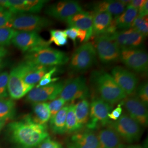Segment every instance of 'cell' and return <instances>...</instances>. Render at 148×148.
I'll return each mask as SVG.
<instances>
[{
  "mask_svg": "<svg viewBox=\"0 0 148 148\" xmlns=\"http://www.w3.org/2000/svg\"><path fill=\"white\" fill-rule=\"evenodd\" d=\"M6 132L10 142L15 148H36L49 137L47 125L34 121L31 115L10 123Z\"/></svg>",
  "mask_w": 148,
  "mask_h": 148,
  "instance_id": "obj_1",
  "label": "cell"
},
{
  "mask_svg": "<svg viewBox=\"0 0 148 148\" xmlns=\"http://www.w3.org/2000/svg\"><path fill=\"white\" fill-rule=\"evenodd\" d=\"M90 81L100 98L110 105L123 101L127 97L111 74L106 71L101 70L92 72Z\"/></svg>",
  "mask_w": 148,
  "mask_h": 148,
  "instance_id": "obj_2",
  "label": "cell"
},
{
  "mask_svg": "<svg viewBox=\"0 0 148 148\" xmlns=\"http://www.w3.org/2000/svg\"><path fill=\"white\" fill-rule=\"evenodd\" d=\"M69 60L66 53L49 46L32 49L26 52L25 55V61L35 65L49 67L63 65Z\"/></svg>",
  "mask_w": 148,
  "mask_h": 148,
  "instance_id": "obj_3",
  "label": "cell"
},
{
  "mask_svg": "<svg viewBox=\"0 0 148 148\" xmlns=\"http://www.w3.org/2000/svg\"><path fill=\"white\" fill-rule=\"evenodd\" d=\"M53 24V22L47 18L30 13L13 14L7 27L16 31L36 32Z\"/></svg>",
  "mask_w": 148,
  "mask_h": 148,
  "instance_id": "obj_4",
  "label": "cell"
},
{
  "mask_svg": "<svg viewBox=\"0 0 148 148\" xmlns=\"http://www.w3.org/2000/svg\"><path fill=\"white\" fill-rule=\"evenodd\" d=\"M27 66L28 63L23 62L12 69L9 74L8 93L12 100L20 99L34 88V86L27 85L23 80Z\"/></svg>",
  "mask_w": 148,
  "mask_h": 148,
  "instance_id": "obj_5",
  "label": "cell"
},
{
  "mask_svg": "<svg viewBox=\"0 0 148 148\" xmlns=\"http://www.w3.org/2000/svg\"><path fill=\"white\" fill-rule=\"evenodd\" d=\"M108 126L113 128L127 143L137 142L142 136V126L127 113L122 114L116 121L110 122Z\"/></svg>",
  "mask_w": 148,
  "mask_h": 148,
  "instance_id": "obj_6",
  "label": "cell"
},
{
  "mask_svg": "<svg viewBox=\"0 0 148 148\" xmlns=\"http://www.w3.org/2000/svg\"><path fill=\"white\" fill-rule=\"evenodd\" d=\"M97 60V53L94 45L85 42L74 52L69 63V69L75 72H80L90 69Z\"/></svg>",
  "mask_w": 148,
  "mask_h": 148,
  "instance_id": "obj_7",
  "label": "cell"
},
{
  "mask_svg": "<svg viewBox=\"0 0 148 148\" xmlns=\"http://www.w3.org/2000/svg\"><path fill=\"white\" fill-rule=\"evenodd\" d=\"M94 47L103 63H112L120 60V47L109 35L104 34L97 36Z\"/></svg>",
  "mask_w": 148,
  "mask_h": 148,
  "instance_id": "obj_8",
  "label": "cell"
},
{
  "mask_svg": "<svg viewBox=\"0 0 148 148\" xmlns=\"http://www.w3.org/2000/svg\"><path fill=\"white\" fill-rule=\"evenodd\" d=\"M90 95V89L86 79L82 76H79L64 82L63 90L59 97L69 102L77 99H87Z\"/></svg>",
  "mask_w": 148,
  "mask_h": 148,
  "instance_id": "obj_9",
  "label": "cell"
},
{
  "mask_svg": "<svg viewBox=\"0 0 148 148\" xmlns=\"http://www.w3.org/2000/svg\"><path fill=\"white\" fill-rule=\"evenodd\" d=\"M120 60L137 73H147L148 70L147 53L140 48H120Z\"/></svg>",
  "mask_w": 148,
  "mask_h": 148,
  "instance_id": "obj_10",
  "label": "cell"
},
{
  "mask_svg": "<svg viewBox=\"0 0 148 148\" xmlns=\"http://www.w3.org/2000/svg\"><path fill=\"white\" fill-rule=\"evenodd\" d=\"M112 106L100 98H94L90 105L89 120L86 124L88 130L93 131L99 126L105 127L108 125V114L111 112Z\"/></svg>",
  "mask_w": 148,
  "mask_h": 148,
  "instance_id": "obj_11",
  "label": "cell"
},
{
  "mask_svg": "<svg viewBox=\"0 0 148 148\" xmlns=\"http://www.w3.org/2000/svg\"><path fill=\"white\" fill-rule=\"evenodd\" d=\"M11 43L24 53L39 47L48 46L49 45L36 32L21 31H16Z\"/></svg>",
  "mask_w": 148,
  "mask_h": 148,
  "instance_id": "obj_12",
  "label": "cell"
},
{
  "mask_svg": "<svg viewBox=\"0 0 148 148\" xmlns=\"http://www.w3.org/2000/svg\"><path fill=\"white\" fill-rule=\"evenodd\" d=\"M64 82H57L42 87L33 88L26 97V101L30 103L46 102L58 98L63 88Z\"/></svg>",
  "mask_w": 148,
  "mask_h": 148,
  "instance_id": "obj_13",
  "label": "cell"
},
{
  "mask_svg": "<svg viewBox=\"0 0 148 148\" xmlns=\"http://www.w3.org/2000/svg\"><path fill=\"white\" fill-rule=\"evenodd\" d=\"M82 8L76 1H60L48 6L46 13L53 18L66 21L69 18L82 11Z\"/></svg>",
  "mask_w": 148,
  "mask_h": 148,
  "instance_id": "obj_14",
  "label": "cell"
},
{
  "mask_svg": "<svg viewBox=\"0 0 148 148\" xmlns=\"http://www.w3.org/2000/svg\"><path fill=\"white\" fill-rule=\"evenodd\" d=\"M48 1L45 0H0V6L13 14L39 13Z\"/></svg>",
  "mask_w": 148,
  "mask_h": 148,
  "instance_id": "obj_15",
  "label": "cell"
},
{
  "mask_svg": "<svg viewBox=\"0 0 148 148\" xmlns=\"http://www.w3.org/2000/svg\"><path fill=\"white\" fill-rule=\"evenodd\" d=\"M121 104L124 106L127 114L142 127L148 126V109L137 97H126L122 101Z\"/></svg>",
  "mask_w": 148,
  "mask_h": 148,
  "instance_id": "obj_16",
  "label": "cell"
},
{
  "mask_svg": "<svg viewBox=\"0 0 148 148\" xmlns=\"http://www.w3.org/2000/svg\"><path fill=\"white\" fill-rule=\"evenodd\" d=\"M111 76L126 95H132L137 88L138 79L136 75L127 69L117 66L111 70Z\"/></svg>",
  "mask_w": 148,
  "mask_h": 148,
  "instance_id": "obj_17",
  "label": "cell"
},
{
  "mask_svg": "<svg viewBox=\"0 0 148 148\" xmlns=\"http://www.w3.org/2000/svg\"><path fill=\"white\" fill-rule=\"evenodd\" d=\"M109 36L120 48H140L145 39L132 28L116 31Z\"/></svg>",
  "mask_w": 148,
  "mask_h": 148,
  "instance_id": "obj_18",
  "label": "cell"
},
{
  "mask_svg": "<svg viewBox=\"0 0 148 148\" xmlns=\"http://www.w3.org/2000/svg\"><path fill=\"white\" fill-rule=\"evenodd\" d=\"M67 148H100L97 135L93 131H78L66 139Z\"/></svg>",
  "mask_w": 148,
  "mask_h": 148,
  "instance_id": "obj_19",
  "label": "cell"
},
{
  "mask_svg": "<svg viewBox=\"0 0 148 148\" xmlns=\"http://www.w3.org/2000/svg\"><path fill=\"white\" fill-rule=\"evenodd\" d=\"M93 13L82 11L71 16L65 21L69 27L86 32L88 41L93 35Z\"/></svg>",
  "mask_w": 148,
  "mask_h": 148,
  "instance_id": "obj_20",
  "label": "cell"
},
{
  "mask_svg": "<svg viewBox=\"0 0 148 148\" xmlns=\"http://www.w3.org/2000/svg\"><path fill=\"white\" fill-rule=\"evenodd\" d=\"M100 148H125L123 140L111 127L101 129L97 135Z\"/></svg>",
  "mask_w": 148,
  "mask_h": 148,
  "instance_id": "obj_21",
  "label": "cell"
},
{
  "mask_svg": "<svg viewBox=\"0 0 148 148\" xmlns=\"http://www.w3.org/2000/svg\"><path fill=\"white\" fill-rule=\"evenodd\" d=\"M126 6L121 1H103L93 5L94 12H107L115 17L120 16Z\"/></svg>",
  "mask_w": 148,
  "mask_h": 148,
  "instance_id": "obj_22",
  "label": "cell"
},
{
  "mask_svg": "<svg viewBox=\"0 0 148 148\" xmlns=\"http://www.w3.org/2000/svg\"><path fill=\"white\" fill-rule=\"evenodd\" d=\"M93 13V35L98 36L106 34L113 16L107 12H94Z\"/></svg>",
  "mask_w": 148,
  "mask_h": 148,
  "instance_id": "obj_23",
  "label": "cell"
},
{
  "mask_svg": "<svg viewBox=\"0 0 148 148\" xmlns=\"http://www.w3.org/2000/svg\"><path fill=\"white\" fill-rule=\"evenodd\" d=\"M27 63L28 66L26 73L24 76L23 80L27 85L34 86L36 84L40 82L43 76L51 69L50 68H52Z\"/></svg>",
  "mask_w": 148,
  "mask_h": 148,
  "instance_id": "obj_24",
  "label": "cell"
},
{
  "mask_svg": "<svg viewBox=\"0 0 148 148\" xmlns=\"http://www.w3.org/2000/svg\"><path fill=\"white\" fill-rule=\"evenodd\" d=\"M138 12V10L136 8L131 5H127L120 16L114 17L117 29L125 30L131 28L133 22L137 16Z\"/></svg>",
  "mask_w": 148,
  "mask_h": 148,
  "instance_id": "obj_25",
  "label": "cell"
},
{
  "mask_svg": "<svg viewBox=\"0 0 148 148\" xmlns=\"http://www.w3.org/2000/svg\"><path fill=\"white\" fill-rule=\"evenodd\" d=\"M69 106H64L53 117L50 119V127L54 134H63L66 133V117Z\"/></svg>",
  "mask_w": 148,
  "mask_h": 148,
  "instance_id": "obj_26",
  "label": "cell"
},
{
  "mask_svg": "<svg viewBox=\"0 0 148 148\" xmlns=\"http://www.w3.org/2000/svg\"><path fill=\"white\" fill-rule=\"evenodd\" d=\"M34 116L31 115L34 121L38 124L46 125L51 119V113L48 103L40 102L32 104Z\"/></svg>",
  "mask_w": 148,
  "mask_h": 148,
  "instance_id": "obj_27",
  "label": "cell"
},
{
  "mask_svg": "<svg viewBox=\"0 0 148 148\" xmlns=\"http://www.w3.org/2000/svg\"><path fill=\"white\" fill-rule=\"evenodd\" d=\"M75 112L79 125L83 128L89 120L90 104L87 99L81 100L74 105Z\"/></svg>",
  "mask_w": 148,
  "mask_h": 148,
  "instance_id": "obj_28",
  "label": "cell"
},
{
  "mask_svg": "<svg viewBox=\"0 0 148 148\" xmlns=\"http://www.w3.org/2000/svg\"><path fill=\"white\" fill-rule=\"evenodd\" d=\"M16 114V105L12 99L0 98V121H5L12 119Z\"/></svg>",
  "mask_w": 148,
  "mask_h": 148,
  "instance_id": "obj_29",
  "label": "cell"
},
{
  "mask_svg": "<svg viewBox=\"0 0 148 148\" xmlns=\"http://www.w3.org/2000/svg\"><path fill=\"white\" fill-rule=\"evenodd\" d=\"M66 132L75 133L81 131L82 128L79 125L75 112L74 104L69 105L66 117Z\"/></svg>",
  "mask_w": 148,
  "mask_h": 148,
  "instance_id": "obj_30",
  "label": "cell"
},
{
  "mask_svg": "<svg viewBox=\"0 0 148 148\" xmlns=\"http://www.w3.org/2000/svg\"><path fill=\"white\" fill-rule=\"evenodd\" d=\"M131 28L141 34L145 38L147 37L148 35V16H137L133 22Z\"/></svg>",
  "mask_w": 148,
  "mask_h": 148,
  "instance_id": "obj_31",
  "label": "cell"
},
{
  "mask_svg": "<svg viewBox=\"0 0 148 148\" xmlns=\"http://www.w3.org/2000/svg\"><path fill=\"white\" fill-rule=\"evenodd\" d=\"M50 35V39L48 41L49 44L54 43L58 46H63L67 44L68 38L63 30H51Z\"/></svg>",
  "mask_w": 148,
  "mask_h": 148,
  "instance_id": "obj_32",
  "label": "cell"
},
{
  "mask_svg": "<svg viewBox=\"0 0 148 148\" xmlns=\"http://www.w3.org/2000/svg\"><path fill=\"white\" fill-rule=\"evenodd\" d=\"M15 32L16 30L10 27H0V46L5 47L10 45Z\"/></svg>",
  "mask_w": 148,
  "mask_h": 148,
  "instance_id": "obj_33",
  "label": "cell"
},
{
  "mask_svg": "<svg viewBox=\"0 0 148 148\" xmlns=\"http://www.w3.org/2000/svg\"><path fill=\"white\" fill-rule=\"evenodd\" d=\"M65 103L66 101L60 97L48 103V108L51 113V118L53 117L61 110V109L64 106Z\"/></svg>",
  "mask_w": 148,
  "mask_h": 148,
  "instance_id": "obj_34",
  "label": "cell"
},
{
  "mask_svg": "<svg viewBox=\"0 0 148 148\" xmlns=\"http://www.w3.org/2000/svg\"><path fill=\"white\" fill-rule=\"evenodd\" d=\"M9 74L7 71L0 73V98L8 97V81Z\"/></svg>",
  "mask_w": 148,
  "mask_h": 148,
  "instance_id": "obj_35",
  "label": "cell"
},
{
  "mask_svg": "<svg viewBox=\"0 0 148 148\" xmlns=\"http://www.w3.org/2000/svg\"><path fill=\"white\" fill-rule=\"evenodd\" d=\"M56 71H57V68L56 66L52 67L46 74L43 76L42 78L40 81V82H38V85L36 86V87L47 86L57 81L59 79V78H54V79L52 78L53 74H54Z\"/></svg>",
  "mask_w": 148,
  "mask_h": 148,
  "instance_id": "obj_36",
  "label": "cell"
},
{
  "mask_svg": "<svg viewBox=\"0 0 148 148\" xmlns=\"http://www.w3.org/2000/svg\"><path fill=\"white\" fill-rule=\"evenodd\" d=\"M138 98L143 102L146 106L148 104V82H144L137 87Z\"/></svg>",
  "mask_w": 148,
  "mask_h": 148,
  "instance_id": "obj_37",
  "label": "cell"
},
{
  "mask_svg": "<svg viewBox=\"0 0 148 148\" xmlns=\"http://www.w3.org/2000/svg\"><path fill=\"white\" fill-rule=\"evenodd\" d=\"M13 15L11 11L0 6V27H7Z\"/></svg>",
  "mask_w": 148,
  "mask_h": 148,
  "instance_id": "obj_38",
  "label": "cell"
},
{
  "mask_svg": "<svg viewBox=\"0 0 148 148\" xmlns=\"http://www.w3.org/2000/svg\"><path fill=\"white\" fill-rule=\"evenodd\" d=\"M36 148H64L62 145L57 141L52 139L49 137L45 139Z\"/></svg>",
  "mask_w": 148,
  "mask_h": 148,
  "instance_id": "obj_39",
  "label": "cell"
},
{
  "mask_svg": "<svg viewBox=\"0 0 148 148\" xmlns=\"http://www.w3.org/2000/svg\"><path fill=\"white\" fill-rule=\"evenodd\" d=\"M122 112V104H119L114 110L111 111L110 113L108 114V116L109 119L114 121H116L121 115Z\"/></svg>",
  "mask_w": 148,
  "mask_h": 148,
  "instance_id": "obj_40",
  "label": "cell"
},
{
  "mask_svg": "<svg viewBox=\"0 0 148 148\" xmlns=\"http://www.w3.org/2000/svg\"><path fill=\"white\" fill-rule=\"evenodd\" d=\"M64 32L67 38H69L75 43L77 37V30L76 28L73 27H70L68 29L64 30Z\"/></svg>",
  "mask_w": 148,
  "mask_h": 148,
  "instance_id": "obj_41",
  "label": "cell"
},
{
  "mask_svg": "<svg viewBox=\"0 0 148 148\" xmlns=\"http://www.w3.org/2000/svg\"><path fill=\"white\" fill-rule=\"evenodd\" d=\"M148 1L146 0V2L139 10L138 12V16H148Z\"/></svg>",
  "mask_w": 148,
  "mask_h": 148,
  "instance_id": "obj_42",
  "label": "cell"
},
{
  "mask_svg": "<svg viewBox=\"0 0 148 148\" xmlns=\"http://www.w3.org/2000/svg\"><path fill=\"white\" fill-rule=\"evenodd\" d=\"M145 2H146V0H133V1H131L128 5H131L133 7L136 8L138 10L144 5V3Z\"/></svg>",
  "mask_w": 148,
  "mask_h": 148,
  "instance_id": "obj_43",
  "label": "cell"
},
{
  "mask_svg": "<svg viewBox=\"0 0 148 148\" xmlns=\"http://www.w3.org/2000/svg\"><path fill=\"white\" fill-rule=\"evenodd\" d=\"M7 54V50L5 47L0 46V58H2Z\"/></svg>",
  "mask_w": 148,
  "mask_h": 148,
  "instance_id": "obj_44",
  "label": "cell"
},
{
  "mask_svg": "<svg viewBox=\"0 0 148 148\" xmlns=\"http://www.w3.org/2000/svg\"><path fill=\"white\" fill-rule=\"evenodd\" d=\"M125 148H143L139 145H131Z\"/></svg>",
  "mask_w": 148,
  "mask_h": 148,
  "instance_id": "obj_45",
  "label": "cell"
},
{
  "mask_svg": "<svg viewBox=\"0 0 148 148\" xmlns=\"http://www.w3.org/2000/svg\"><path fill=\"white\" fill-rule=\"evenodd\" d=\"M4 62L3 60V59L0 58V70L2 69L3 65H4Z\"/></svg>",
  "mask_w": 148,
  "mask_h": 148,
  "instance_id": "obj_46",
  "label": "cell"
},
{
  "mask_svg": "<svg viewBox=\"0 0 148 148\" xmlns=\"http://www.w3.org/2000/svg\"><path fill=\"white\" fill-rule=\"evenodd\" d=\"M4 124H5V123H3V122L1 121H0V131H1V130L2 129V128L3 127V126L4 125Z\"/></svg>",
  "mask_w": 148,
  "mask_h": 148,
  "instance_id": "obj_47",
  "label": "cell"
}]
</instances>
